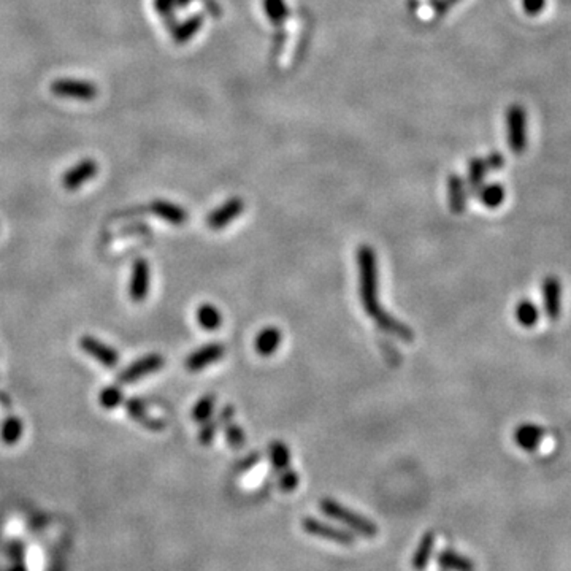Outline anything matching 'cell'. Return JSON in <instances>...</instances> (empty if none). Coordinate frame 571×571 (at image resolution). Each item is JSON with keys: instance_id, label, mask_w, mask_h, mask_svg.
<instances>
[{"instance_id": "cell-23", "label": "cell", "mask_w": 571, "mask_h": 571, "mask_svg": "<svg viewBox=\"0 0 571 571\" xmlns=\"http://www.w3.org/2000/svg\"><path fill=\"white\" fill-rule=\"evenodd\" d=\"M197 322L198 326L208 332H215L216 328L221 327L222 315L221 311L211 303L200 305L197 310Z\"/></svg>"}, {"instance_id": "cell-30", "label": "cell", "mask_w": 571, "mask_h": 571, "mask_svg": "<svg viewBox=\"0 0 571 571\" xmlns=\"http://www.w3.org/2000/svg\"><path fill=\"white\" fill-rule=\"evenodd\" d=\"M99 402H100V405L103 406L105 410H113V408H116V406L121 405L122 392H121L120 387H116V386L105 387V389L100 392Z\"/></svg>"}, {"instance_id": "cell-38", "label": "cell", "mask_w": 571, "mask_h": 571, "mask_svg": "<svg viewBox=\"0 0 571 571\" xmlns=\"http://www.w3.org/2000/svg\"><path fill=\"white\" fill-rule=\"evenodd\" d=\"M233 416H235L233 406L227 405L226 408H224V410L221 411V413H219V417H217V424H222V426H227V424L232 422Z\"/></svg>"}, {"instance_id": "cell-8", "label": "cell", "mask_w": 571, "mask_h": 571, "mask_svg": "<svg viewBox=\"0 0 571 571\" xmlns=\"http://www.w3.org/2000/svg\"><path fill=\"white\" fill-rule=\"evenodd\" d=\"M245 211V202L238 197L229 198L219 208L211 211L207 217V224L213 231H221L229 224L233 222Z\"/></svg>"}, {"instance_id": "cell-11", "label": "cell", "mask_w": 571, "mask_h": 571, "mask_svg": "<svg viewBox=\"0 0 571 571\" xmlns=\"http://www.w3.org/2000/svg\"><path fill=\"white\" fill-rule=\"evenodd\" d=\"M150 289V263L146 259H137L132 267L131 276V287H129V294L133 302H141L148 296Z\"/></svg>"}, {"instance_id": "cell-10", "label": "cell", "mask_w": 571, "mask_h": 571, "mask_svg": "<svg viewBox=\"0 0 571 571\" xmlns=\"http://www.w3.org/2000/svg\"><path fill=\"white\" fill-rule=\"evenodd\" d=\"M99 172V166L96 161L92 159H85L73 166L68 172L64 173L62 176V186L66 187L67 191H75L78 189L80 186H83L86 181L92 180L94 176Z\"/></svg>"}, {"instance_id": "cell-1", "label": "cell", "mask_w": 571, "mask_h": 571, "mask_svg": "<svg viewBox=\"0 0 571 571\" xmlns=\"http://www.w3.org/2000/svg\"><path fill=\"white\" fill-rule=\"evenodd\" d=\"M357 265L359 292H361V302L365 313L372 317L376 326L384 333L411 343L414 340V332L411 331V327L397 321L396 316L389 315L381 307L378 298V262H376V252L372 246H359Z\"/></svg>"}, {"instance_id": "cell-13", "label": "cell", "mask_w": 571, "mask_h": 571, "mask_svg": "<svg viewBox=\"0 0 571 571\" xmlns=\"http://www.w3.org/2000/svg\"><path fill=\"white\" fill-rule=\"evenodd\" d=\"M544 437V431L537 424H521L514 431V443L523 451H535Z\"/></svg>"}, {"instance_id": "cell-21", "label": "cell", "mask_w": 571, "mask_h": 571, "mask_svg": "<svg viewBox=\"0 0 571 571\" xmlns=\"http://www.w3.org/2000/svg\"><path fill=\"white\" fill-rule=\"evenodd\" d=\"M435 533L433 532H427L424 535L422 540L419 541V546H417V549L413 556V567L417 571H422L426 570V567L431 562V557H432V552L435 549Z\"/></svg>"}, {"instance_id": "cell-39", "label": "cell", "mask_w": 571, "mask_h": 571, "mask_svg": "<svg viewBox=\"0 0 571 571\" xmlns=\"http://www.w3.org/2000/svg\"><path fill=\"white\" fill-rule=\"evenodd\" d=\"M205 8H207V13H210L213 17H221L222 8L221 5L216 2V0H203Z\"/></svg>"}, {"instance_id": "cell-22", "label": "cell", "mask_w": 571, "mask_h": 571, "mask_svg": "<svg viewBox=\"0 0 571 571\" xmlns=\"http://www.w3.org/2000/svg\"><path fill=\"white\" fill-rule=\"evenodd\" d=\"M514 316L522 327H533L540 321V310L532 300L523 298L521 302H517Z\"/></svg>"}, {"instance_id": "cell-16", "label": "cell", "mask_w": 571, "mask_h": 571, "mask_svg": "<svg viewBox=\"0 0 571 571\" xmlns=\"http://www.w3.org/2000/svg\"><path fill=\"white\" fill-rule=\"evenodd\" d=\"M447 197H449V208L452 213H462L467 207V186L462 176L451 175L447 178Z\"/></svg>"}, {"instance_id": "cell-4", "label": "cell", "mask_w": 571, "mask_h": 571, "mask_svg": "<svg viewBox=\"0 0 571 571\" xmlns=\"http://www.w3.org/2000/svg\"><path fill=\"white\" fill-rule=\"evenodd\" d=\"M302 528L311 537H317L327 541H333V543L349 546L356 541V537L349 532H346L343 528H338L331 523L322 522L316 517H305L302 521Z\"/></svg>"}, {"instance_id": "cell-34", "label": "cell", "mask_w": 571, "mask_h": 571, "mask_svg": "<svg viewBox=\"0 0 571 571\" xmlns=\"http://www.w3.org/2000/svg\"><path fill=\"white\" fill-rule=\"evenodd\" d=\"M259 462H261V454H259V452H254V454H250L248 457H245L243 461L238 462V465H237V472H241V473L250 472V470L254 468Z\"/></svg>"}, {"instance_id": "cell-26", "label": "cell", "mask_w": 571, "mask_h": 571, "mask_svg": "<svg viewBox=\"0 0 571 571\" xmlns=\"http://www.w3.org/2000/svg\"><path fill=\"white\" fill-rule=\"evenodd\" d=\"M265 16L273 22L275 26H281L289 16V8L284 0H262Z\"/></svg>"}, {"instance_id": "cell-27", "label": "cell", "mask_w": 571, "mask_h": 571, "mask_svg": "<svg viewBox=\"0 0 571 571\" xmlns=\"http://www.w3.org/2000/svg\"><path fill=\"white\" fill-rule=\"evenodd\" d=\"M0 437L5 444H15L17 440L22 437V422L17 419L16 416H10L2 424V431H0Z\"/></svg>"}, {"instance_id": "cell-40", "label": "cell", "mask_w": 571, "mask_h": 571, "mask_svg": "<svg viewBox=\"0 0 571 571\" xmlns=\"http://www.w3.org/2000/svg\"><path fill=\"white\" fill-rule=\"evenodd\" d=\"M192 2H194V0H176V7H178V8H186L187 5L192 3Z\"/></svg>"}, {"instance_id": "cell-20", "label": "cell", "mask_w": 571, "mask_h": 571, "mask_svg": "<svg viewBox=\"0 0 571 571\" xmlns=\"http://www.w3.org/2000/svg\"><path fill=\"white\" fill-rule=\"evenodd\" d=\"M489 172V168L486 166V161L484 159H479V157H475L472 161L468 162V178H467V186H468V191L470 194H476L479 192V189L482 186H484V180H486V175Z\"/></svg>"}, {"instance_id": "cell-24", "label": "cell", "mask_w": 571, "mask_h": 571, "mask_svg": "<svg viewBox=\"0 0 571 571\" xmlns=\"http://www.w3.org/2000/svg\"><path fill=\"white\" fill-rule=\"evenodd\" d=\"M268 457L272 462V467L276 472H282V470L289 468L291 462V451L286 443L282 441H272L268 446Z\"/></svg>"}, {"instance_id": "cell-31", "label": "cell", "mask_w": 571, "mask_h": 571, "mask_svg": "<svg viewBox=\"0 0 571 571\" xmlns=\"http://www.w3.org/2000/svg\"><path fill=\"white\" fill-rule=\"evenodd\" d=\"M280 473L281 475H280V479H278V487L281 489V491L286 492V493L296 491V489L298 487V482H300L297 472H294V470H291V468H286Z\"/></svg>"}, {"instance_id": "cell-25", "label": "cell", "mask_w": 571, "mask_h": 571, "mask_svg": "<svg viewBox=\"0 0 571 571\" xmlns=\"http://www.w3.org/2000/svg\"><path fill=\"white\" fill-rule=\"evenodd\" d=\"M479 197L481 203L487 208H498L505 200V189L498 182H492V185H484L476 194Z\"/></svg>"}, {"instance_id": "cell-19", "label": "cell", "mask_w": 571, "mask_h": 571, "mask_svg": "<svg viewBox=\"0 0 571 571\" xmlns=\"http://www.w3.org/2000/svg\"><path fill=\"white\" fill-rule=\"evenodd\" d=\"M126 410H127V413L131 414L132 419H135L137 422H141L145 427L154 428V431H161V428L164 427L162 421L154 419V417H151L148 414V411H146V406H145L143 402H141V400H137V398L127 400Z\"/></svg>"}, {"instance_id": "cell-37", "label": "cell", "mask_w": 571, "mask_h": 571, "mask_svg": "<svg viewBox=\"0 0 571 571\" xmlns=\"http://www.w3.org/2000/svg\"><path fill=\"white\" fill-rule=\"evenodd\" d=\"M458 0H435L433 2V8H435V13L438 16H443L446 15V11L449 10L452 5L457 3Z\"/></svg>"}, {"instance_id": "cell-6", "label": "cell", "mask_w": 571, "mask_h": 571, "mask_svg": "<svg viewBox=\"0 0 571 571\" xmlns=\"http://www.w3.org/2000/svg\"><path fill=\"white\" fill-rule=\"evenodd\" d=\"M543 308L552 322L558 321L562 315V282L557 276H546L541 284Z\"/></svg>"}, {"instance_id": "cell-18", "label": "cell", "mask_w": 571, "mask_h": 571, "mask_svg": "<svg viewBox=\"0 0 571 571\" xmlns=\"http://www.w3.org/2000/svg\"><path fill=\"white\" fill-rule=\"evenodd\" d=\"M438 563L444 570L449 571H475L476 567L472 558L465 557L458 552H454L451 549H444L438 554Z\"/></svg>"}, {"instance_id": "cell-14", "label": "cell", "mask_w": 571, "mask_h": 571, "mask_svg": "<svg viewBox=\"0 0 571 571\" xmlns=\"http://www.w3.org/2000/svg\"><path fill=\"white\" fill-rule=\"evenodd\" d=\"M151 211L157 217L173 224V226H181L187 221V211L180 205L168 202V200H154L151 203Z\"/></svg>"}, {"instance_id": "cell-28", "label": "cell", "mask_w": 571, "mask_h": 571, "mask_svg": "<svg viewBox=\"0 0 571 571\" xmlns=\"http://www.w3.org/2000/svg\"><path fill=\"white\" fill-rule=\"evenodd\" d=\"M215 403H216V398L213 393H208V396H203L202 398L198 400L194 406L192 410V419L202 424L205 421H208L211 414H213V410H215Z\"/></svg>"}, {"instance_id": "cell-3", "label": "cell", "mask_w": 571, "mask_h": 571, "mask_svg": "<svg viewBox=\"0 0 571 571\" xmlns=\"http://www.w3.org/2000/svg\"><path fill=\"white\" fill-rule=\"evenodd\" d=\"M506 133L511 151L522 154L527 148V113L521 105H511L506 110Z\"/></svg>"}, {"instance_id": "cell-36", "label": "cell", "mask_w": 571, "mask_h": 571, "mask_svg": "<svg viewBox=\"0 0 571 571\" xmlns=\"http://www.w3.org/2000/svg\"><path fill=\"white\" fill-rule=\"evenodd\" d=\"M486 166H487V168L489 170H496V172H498V170H502L503 168V166H505V159H503V156L500 154V152H491V154H489L486 159Z\"/></svg>"}, {"instance_id": "cell-35", "label": "cell", "mask_w": 571, "mask_h": 571, "mask_svg": "<svg viewBox=\"0 0 571 571\" xmlns=\"http://www.w3.org/2000/svg\"><path fill=\"white\" fill-rule=\"evenodd\" d=\"M175 7H176V0H154V8L162 17L172 15Z\"/></svg>"}, {"instance_id": "cell-41", "label": "cell", "mask_w": 571, "mask_h": 571, "mask_svg": "<svg viewBox=\"0 0 571 571\" xmlns=\"http://www.w3.org/2000/svg\"><path fill=\"white\" fill-rule=\"evenodd\" d=\"M431 2H432V3H433V2H435V0H431Z\"/></svg>"}, {"instance_id": "cell-17", "label": "cell", "mask_w": 571, "mask_h": 571, "mask_svg": "<svg viewBox=\"0 0 571 571\" xmlns=\"http://www.w3.org/2000/svg\"><path fill=\"white\" fill-rule=\"evenodd\" d=\"M203 15H194L191 17H187L186 21L178 22L172 31V37H173V42L176 45H185L187 42H191L194 35H196L200 29L203 26Z\"/></svg>"}, {"instance_id": "cell-7", "label": "cell", "mask_w": 571, "mask_h": 571, "mask_svg": "<svg viewBox=\"0 0 571 571\" xmlns=\"http://www.w3.org/2000/svg\"><path fill=\"white\" fill-rule=\"evenodd\" d=\"M164 363H166V361H164V357L161 354H148L146 357L140 359V361L133 362L131 367H127L124 372L120 375L117 381H120L121 384H131V382H135L146 375L159 372V370L164 367Z\"/></svg>"}, {"instance_id": "cell-2", "label": "cell", "mask_w": 571, "mask_h": 571, "mask_svg": "<svg viewBox=\"0 0 571 571\" xmlns=\"http://www.w3.org/2000/svg\"><path fill=\"white\" fill-rule=\"evenodd\" d=\"M321 511L326 516L332 517V519L345 523L346 527L354 530L357 535L363 538H375L378 535V527L373 521L367 519V517L356 513L345 505L335 502L332 498H322L321 500Z\"/></svg>"}, {"instance_id": "cell-9", "label": "cell", "mask_w": 571, "mask_h": 571, "mask_svg": "<svg viewBox=\"0 0 571 571\" xmlns=\"http://www.w3.org/2000/svg\"><path fill=\"white\" fill-rule=\"evenodd\" d=\"M226 354V348L221 343H210L203 348L197 349L196 352L186 359V370L191 373L202 372L203 368H207L208 365L219 362L221 359Z\"/></svg>"}, {"instance_id": "cell-15", "label": "cell", "mask_w": 571, "mask_h": 571, "mask_svg": "<svg viewBox=\"0 0 571 571\" xmlns=\"http://www.w3.org/2000/svg\"><path fill=\"white\" fill-rule=\"evenodd\" d=\"M282 341V333L278 327H265L261 332L257 333L256 337V351L262 357H270L275 354L278 348L281 346Z\"/></svg>"}, {"instance_id": "cell-5", "label": "cell", "mask_w": 571, "mask_h": 571, "mask_svg": "<svg viewBox=\"0 0 571 571\" xmlns=\"http://www.w3.org/2000/svg\"><path fill=\"white\" fill-rule=\"evenodd\" d=\"M51 92L57 97L76 99V100H94L99 96L97 86L91 81L81 80H56L50 86Z\"/></svg>"}, {"instance_id": "cell-32", "label": "cell", "mask_w": 571, "mask_h": 571, "mask_svg": "<svg viewBox=\"0 0 571 571\" xmlns=\"http://www.w3.org/2000/svg\"><path fill=\"white\" fill-rule=\"evenodd\" d=\"M217 426H219V424H217V421H213V419H208V421L202 422V428H200V432H198L200 443L205 444V446L211 444V441H213L215 437H216Z\"/></svg>"}, {"instance_id": "cell-12", "label": "cell", "mask_w": 571, "mask_h": 571, "mask_svg": "<svg viewBox=\"0 0 571 571\" xmlns=\"http://www.w3.org/2000/svg\"><path fill=\"white\" fill-rule=\"evenodd\" d=\"M80 348L108 368L116 367L117 362H120V356H117V352L113 348L103 345L97 338L89 337V335H86V337L80 340Z\"/></svg>"}, {"instance_id": "cell-33", "label": "cell", "mask_w": 571, "mask_h": 571, "mask_svg": "<svg viewBox=\"0 0 571 571\" xmlns=\"http://www.w3.org/2000/svg\"><path fill=\"white\" fill-rule=\"evenodd\" d=\"M544 5H546V0H522L523 11H526L528 16L540 15L541 11H543Z\"/></svg>"}, {"instance_id": "cell-29", "label": "cell", "mask_w": 571, "mask_h": 571, "mask_svg": "<svg viewBox=\"0 0 571 571\" xmlns=\"http://www.w3.org/2000/svg\"><path fill=\"white\" fill-rule=\"evenodd\" d=\"M224 427H226V440H227L229 446H231L235 451L243 449L246 444V433L243 428L233 422L227 424V426H224Z\"/></svg>"}]
</instances>
